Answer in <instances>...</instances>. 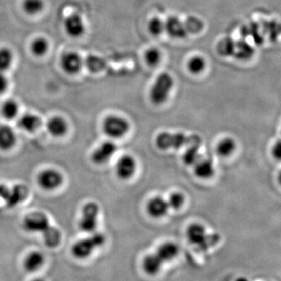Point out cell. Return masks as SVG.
Masks as SVG:
<instances>
[{
	"label": "cell",
	"mask_w": 281,
	"mask_h": 281,
	"mask_svg": "<svg viewBox=\"0 0 281 281\" xmlns=\"http://www.w3.org/2000/svg\"><path fill=\"white\" fill-rule=\"evenodd\" d=\"M186 234L188 242L202 252H206L214 247L220 240L219 234H207L204 226L198 223L188 226Z\"/></svg>",
	"instance_id": "cell-1"
},
{
	"label": "cell",
	"mask_w": 281,
	"mask_h": 281,
	"mask_svg": "<svg viewBox=\"0 0 281 281\" xmlns=\"http://www.w3.org/2000/svg\"><path fill=\"white\" fill-rule=\"evenodd\" d=\"M201 144V137L195 134L187 136L183 133L162 132L156 137L157 147L162 150L180 149L189 145Z\"/></svg>",
	"instance_id": "cell-2"
},
{
	"label": "cell",
	"mask_w": 281,
	"mask_h": 281,
	"mask_svg": "<svg viewBox=\"0 0 281 281\" xmlns=\"http://www.w3.org/2000/svg\"><path fill=\"white\" fill-rule=\"evenodd\" d=\"M105 240L106 238L103 234L94 231L89 237L79 240L73 245V255L81 259L88 258L95 249L104 245Z\"/></svg>",
	"instance_id": "cell-3"
},
{
	"label": "cell",
	"mask_w": 281,
	"mask_h": 281,
	"mask_svg": "<svg viewBox=\"0 0 281 281\" xmlns=\"http://www.w3.org/2000/svg\"><path fill=\"white\" fill-rule=\"evenodd\" d=\"M173 86V79L167 73L159 74L155 79L150 91V98L156 105L163 104L167 101Z\"/></svg>",
	"instance_id": "cell-4"
},
{
	"label": "cell",
	"mask_w": 281,
	"mask_h": 281,
	"mask_svg": "<svg viewBox=\"0 0 281 281\" xmlns=\"http://www.w3.org/2000/svg\"><path fill=\"white\" fill-rule=\"evenodd\" d=\"M103 129L108 137L121 138L129 131L130 124L125 118L111 115L107 116L103 121Z\"/></svg>",
	"instance_id": "cell-5"
},
{
	"label": "cell",
	"mask_w": 281,
	"mask_h": 281,
	"mask_svg": "<svg viewBox=\"0 0 281 281\" xmlns=\"http://www.w3.org/2000/svg\"><path fill=\"white\" fill-rule=\"evenodd\" d=\"M82 213V217L79 221L80 229L84 232H94L98 224L99 206L97 203L90 202L85 205Z\"/></svg>",
	"instance_id": "cell-6"
},
{
	"label": "cell",
	"mask_w": 281,
	"mask_h": 281,
	"mask_svg": "<svg viewBox=\"0 0 281 281\" xmlns=\"http://www.w3.org/2000/svg\"><path fill=\"white\" fill-rule=\"evenodd\" d=\"M23 227L28 232L41 233L43 234L49 229L51 224L46 214L35 212L26 216L23 221Z\"/></svg>",
	"instance_id": "cell-7"
},
{
	"label": "cell",
	"mask_w": 281,
	"mask_h": 281,
	"mask_svg": "<svg viewBox=\"0 0 281 281\" xmlns=\"http://www.w3.org/2000/svg\"><path fill=\"white\" fill-rule=\"evenodd\" d=\"M116 150H117V146L111 140L103 142L92 153V160L95 164H99V165L107 164L116 153Z\"/></svg>",
	"instance_id": "cell-8"
},
{
	"label": "cell",
	"mask_w": 281,
	"mask_h": 281,
	"mask_svg": "<svg viewBox=\"0 0 281 281\" xmlns=\"http://www.w3.org/2000/svg\"><path fill=\"white\" fill-rule=\"evenodd\" d=\"M38 180V184L43 189L51 191L61 186L63 183V176L57 170L47 169L40 173Z\"/></svg>",
	"instance_id": "cell-9"
},
{
	"label": "cell",
	"mask_w": 281,
	"mask_h": 281,
	"mask_svg": "<svg viewBox=\"0 0 281 281\" xmlns=\"http://www.w3.org/2000/svg\"><path fill=\"white\" fill-rule=\"evenodd\" d=\"M136 169H137V163L134 157L131 155H123L116 163V174L122 180H128L133 177Z\"/></svg>",
	"instance_id": "cell-10"
},
{
	"label": "cell",
	"mask_w": 281,
	"mask_h": 281,
	"mask_svg": "<svg viewBox=\"0 0 281 281\" xmlns=\"http://www.w3.org/2000/svg\"><path fill=\"white\" fill-rule=\"evenodd\" d=\"M82 59L77 52H68L62 55L61 65L63 70L69 74H75L80 71L82 67Z\"/></svg>",
	"instance_id": "cell-11"
},
{
	"label": "cell",
	"mask_w": 281,
	"mask_h": 281,
	"mask_svg": "<svg viewBox=\"0 0 281 281\" xmlns=\"http://www.w3.org/2000/svg\"><path fill=\"white\" fill-rule=\"evenodd\" d=\"M146 209H147L148 213L152 217L159 219L167 214L170 207L167 201H166L164 198L155 196L149 200Z\"/></svg>",
	"instance_id": "cell-12"
},
{
	"label": "cell",
	"mask_w": 281,
	"mask_h": 281,
	"mask_svg": "<svg viewBox=\"0 0 281 281\" xmlns=\"http://www.w3.org/2000/svg\"><path fill=\"white\" fill-rule=\"evenodd\" d=\"M66 32L72 38H79L85 32V25L80 15L74 13L69 16L64 22Z\"/></svg>",
	"instance_id": "cell-13"
},
{
	"label": "cell",
	"mask_w": 281,
	"mask_h": 281,
	"mask_svg": "<svg viewBox=\"0 0 281 281\" xmlns=\"http://www.w3.org/2000/svg\"><path fill=\"white\" fill-rule=\"evenodd\" d=\"M165 31L171 38L182 39L187 36L185 24L177 16H170L165 22Z\"/></svg>",
	"instance_id": "cell-14"
},
{
	"label": "cell",
	"mask_w": 281,
	"mask_h": 281,
	"mask_svg": "<svg viewBox=\"0 0 281 281\" xmlns=\"http://www.w3.org/2000/svg\"><path fill=\"white\" fill-rule=\"evenodd\" d=\"M240 34L243 39L251 38L258 46L263 44L264 41V34L262 31L261 26L257 22H252L244 25L240 30Z\"/></svg>",
	"instance_id": "cell-15"
},
{
	"label": "cell",
	"mask_w": 281,
	"mask_h": 281,
	"mask_svg": "<svg viewBox=\"0 0 281 281\" xmlns=\"http://www.w3.org/2000/svg\"><path fill=\"white\" fill-rule=\"evenodd\" d=\"M194 171L196 177L203 180H207L213 177L215 173L214 164L209 158H203L194 165Z\"/></svg>",
	"instance_id": "cell-16"
},
{
	"label": "cell",
	"mask_w": 281,
	"mask_h": 281,
	"mask_svg": "<svg viewBox=\"0 0 281 281\" xmlns=\"http://www.w3.org/2000/svg\"><path fill=\"white\" fill-rule=\"evenodd\" d=\"M28 195V189L25 185H16L10 188L8 196L6 199L8 207H15L25 200Z\"/></svg>",
	"instance_id": "cell-17"
},
{
	"label": "cell",
	"mask_w": 281,
	"mask_h": 281,
	"mask_svg": "<svg viewBox=\"0 0 281 281\" xmlns=\"http://www.w3.org/2000/svg\"><path fill=\"white\" fill-rule=\"evenodd\" d=\"M255 54V49L245 39L235 41V48L233 56L240 61H248Z\"/></svg>",
	"instance_id": "cell-18"
},
{
	"label": "cell",
	"mask_w": 281,
	"mask_h": 281,
	"mask_svg": "<svg viewBox=\"0 0 281 281\" xmlns=\"http://www.w3.org/2000/svg\"><path fill=\"white\" fill-rule=\"evenodd\" d=\"M16 137L14 131L8 125H0V149L8 150L14 146Z\"/></svg>",
	"instance_id": "cell-19"
},
{
	"label": "cell",
	"mask_w": 281,
	"mask_h": 281,
	"mask_svg": "<svg viewBox=\"0 0 281 281\" xmlns=\"http://www.w3.org/2000/svg\"><path fill=\"white\" fill-rule=\"evenodd\" d=\"M179 254V247L173 242H165L159 246L156 255L164 263L174 259Z\"/></svg>",
	"instance_id": "cell-20"
},
{
	"label": "cell",
	"mask_w": 281,
	"mask_h": 281,
	"mask_svg": "<svg viewBox=\"0 0 281 281\" xmlns=\"http://www.w3.org/2000/svg\"><path fill=\"white\" fill-rule=\"evenodd\" d=\"M67 122L61 116H54L51 118L47 123V129L52 135L55 137H61L67 133Z\"/></svg>",
	"instance_id": "cell-21"
},
{
	"label": "cell",
	"mask_w": 281,
	"mask_h": 281,
	"mask_svg": "<svg viewBox=\"0 0 281 281\" xmlns=\"http://www.w3.org/2000/svg\"><path fill=\"white\" fill-rule=\"evenodd\" d=\"M41 125V119L32 113H25L19 119L18 126L27 132H34Z\"/></svg>",
	"instance_id": "cell-22"
},
{
	"label": "cell",
	"mask_w": 281,
	"mask_h": 281,
	"mask_svg": "<svg viewBox=\"0 0 281 281\" xmlns=\"http://www.w3.org/2000/svg\"><path fill=\"white\" fill-rule=\"evenodd\" d=\"M164 262L155 254L147 255L143 260V268L149 275H155L160 271Z\"/></svg>",
	"instance_id": "cell-23"
},
{
	"label": "cell",
	"mask_w": 281,
	"mask_h": 281,
	"mask_svg": "<svg viewBox=\"0 0 281 281\" xmlns=\"http://www.w3.org/2000/svg\"><path fill=\"white\" fill-rule=\"evenodd\" d=\"M44 263V256L40 252H32L26 257L25 260V270L28 272L38 270Z\"/></svg>",
	"instance_id": "cell-24"
},
{
	"label": "cell",
	"mask_w": 281,
	"mask_h": 281,
	"mask_svg": "<svg viewBox=\"0 0 281 281\" xmlns=\"http://www.w3.org/2000/svg\"><path fill=\"white\" fill-rule=\"evenodd\" d=\"M200 146L199 145L187 146L186 151L183 155V161L186 165L194 166L203 157L200 153Z\"/></svg>",
	"instance_id": "cell-25"
},
{
	"label": "cell",
	"mask_w": 281,
	"mask_h": 281,
	"mask_svg": "<svg viewBox=\"0 0 281 281\" xmlns=\"http://www.w3.org/2000/svg\"><path fill=\"white\" fill-rule=\"evenodd\" d=\"M236 143L231 137H226L219 142L216 147V152L222 157H228L234 153L236 149Z\"/></svg>",
	"instance_id": "cell-26"
},
{
	"label": "cell",
	"mask_w": 281,
	"mask_h": 281,
	"mask_svg": "<svg viewBox=\"0 0 281 281\" xmlns=\"http://www.w3.org/2000/svg\"><path fill=\"white\" fill-rule=\"evenodd\" d=\"M260 24L261 26L262 31H263V34L265 35H268L269 38L272 40V41H275L280 33V27H279V24L277 22H267V21H263Z\"/></svg>",
	"instance_id": "cell-27"
},
{
	"label": "cell",
	"mask_w": 281,
	"mask_h": 281,
	"mask_svg": "<svg viewBox=\"0 0 281 281\" xmlns=\"http://www.w3.org/2000/svg\"><path fill=\"white\" fill-rule=\"evenodd\" d=\"M45 244L49 248H55L61 240V233L56 227L51 226L49 229L43 234Z\"/></svg>",
	"instance_id": "cell-28"
},
{
	"label": "cell",
	"mask_w": 281,
	"mask_h": 281,
	"mask_svg": "<svg viewBox=\"0 0 281 281\" xmlns=\"http://www.w3.org/2000/svg\"><path fill=\"white\" fill-rule=\"evenodd\" d=\"M235 48V41L231 38H224L217 45V52L220 56L229 57L233 56Z\"/></svg>",
	"instance_id": "cell-29"
},
{
	"label": "cell",
	"mask_w": 281,
	"mask_h": 281,
	"mask_svg": "<svg viewBox=\"0 0 281 281\" xmlns=\"http://www.w3.org/2000/svg\"><path fill=\"white\" fill-rule=\"evenodd\" d=\"M184 24H185V29H186L188 34H198L203 31V28H204L203 21L196 16H189L185 20Z\"/></svg>",
	"instance_id": "cell-30"
},
{
	"label": "cell",
	"mask_w": 281,
	"mask_h": 281,
	"mask_svg": "<svg viewBox=\"0 0 281 281\" xmlns=\"http://www.w3.org/2000/svg\"><path fill=\"white\" fill-rule=\"evenodd\" d=\"M19 112V106L15 100L8 99L4 103L2 107V113L7 119H13Z\"/></svg>",
	"instance_id": "cell-31"
},
{
	"label": "cell",
	"mask_w": 281,
	"mask_h": 281,
	"mask_svg": "<svg viewBox=\"0 0 281 281\" xmlns=\"http://www.w3.org/2000/svg\"><path fill=\"white\" fill-rule=\"evenodd\" d=\"M44 7L43 0H25L23 9L29 15L38 14Z\"/></svg>",
	"instance_id": "cell-32"
},
{
	"label": "cell",
	"mask_w": 281,
	"mask_h": 281,
	"mask_svg": "<svg viewBox=\"0 0 281 281\" xmlns=\"http://www.w3.org/2000/svg\"><path fill=\"white\" fill-rule=\"evenodd\" d=\"M13 56L7 48L0 49V72H4L10 68L13 63Z\"/></svg>",
	"instance_id": "cell-33"
},
{
	"label": "cell",
	"mask_w": 281,
	"mask_h": 281,
	"mask_svg": "<svg viewBox=\"0 0 281 281\" xmlns=\"http://www.w3.org/2000/svg\"><path fill=\"white\" fill-rule=\"evenodd\" d=\"M49 49V43L44 38H38L34 40L31 44V51L33 54L37 56H43Z\"/></svg>",
	"instance_id": "cell-34"
},
{
	"label": "cell",
	"mask_w": 281,
	"mask_h": 281,
	"mask_svg": "<svg viewBox=\"0 0 281 281\" xmlns=\"http://www.w3.org/2000/svg\"><path fill=\"white\" fill-rule=\"evenodd\" d=\"M205 67H206V62L201 56H195V57L191 58L188 64L190 72L195 74L203 72Z\"/></svg>",
	"instance_id": "cell-35"
},
{
	"label": "cell",
	"mask_w": 281,
	"mask_h": 281,
	"mask_svg": "<svg viewBox=\"0 0 281 281\" xmlns=\"http://www.w3.org/2000/svg\"><path fill=\"white\" fill-rule=\"evenodd\" d=\"M148 29L152 35L158 36L165 31V23L158 17H155L149 21Z\"/></svg>",
	"instance_id": "cell-36"
},
{
	"label": "cell",
	"mask_w": 281,
	"mask_h": 281,
	"mask_svg": "<svg viewBox=\"0 0 281 281\" xmlns=\"http://www.w3.org/2000/svg\"><path fill=\"white\" fill-rule=\"evenodd\" d=\"M185 198L183 194L180 192L172 193L171 195L169 197L168 203L169 207L170 209H174V210H178L185 204Z\"/></svg>",
	"instance_id": "cell-37"
},
{
	"label": "cell",
	"mask_w": 281,
	"mask_h": 281,
	"mask_svg": "<svg viewBox=\"0 0 281 281\" xmlns=\"http://www.w3.org/2000/svg\"><path fill=\"white\" fill-rule=\"evenodd\" d=\"M146 62L149 65L155 66L159 64V61L161 59V52H159V49H155V48H152L149 49L147 52H146Z\"/></svg>",
	"instance_id": "cell-38"
},
{
	"label": "cell",
	"mask_w": 281,
	"mask_h": 281,
	"mask_svg": "<svg viewBox=\"0 0 281 281\" xmlns=\"http://www.w3.org/2000/svg\"><path fill=\"white\" fill-rule=\"evenodd\" d=\"M103 67H104V62L101 59L95 57V56L91 59L90 64H89V68L91 70L96 72V71L101 70Z\"/></svg>",
	"instance_id": "cell-39"
},
{
	"label": "cell",
	"mask_w": 281,
	"mask_h": 281,
	"mask_svg": "<svg viewBox=\"0 0 281 281\" xmlns=\"http://www.w3.org/2000/svg\"><path fill=\"white\" fill-rule=\"evenodd\" d=\"M9 82L4 72H0V94L4 93L8 88Z\"/></svg>",
	"instance_id": "cell-40"
},
{
	"label": "cell",
	"mask_w": 281,
	"mask_h": 281,
	"mask_svg": "<svg viewBox=\"0 0 281 281\" xmlns=\"http://www.w3.org/2000/svg\"><path fill=\"white\" fill-rule=\"evenodd\" d=\"M272 153H273V157L276 159H280L281 155V143L279 140H278L277 143L273 146V150H272Z\"/></svg>",
	"instance_id": "cell-41"
},
{
	"label": "cell",
	"mask_w": 281,
	"mask_h": 281,
	"mask_svg": "<svg viewBox=\"0 0 281 281\" xmlns=\"http://www.w3.org/2000/svg\"><path fill=\"white\" fill-rule=\"evenodd\" d=\"M10 192V188L5 185H0V198L6 201Z\"/></svg>",
	"instance_id": "cell-42"
},
{
	"label": "cell",
	"mask_w": 281,
	"mask_h": 281,
	"mask_svg": "<svg viewBox=\"0 0 281 281\" xmlns=\"http://www.w3.org/2000/svg\"><path fill=\"white\" fill-rule=\"evenodd\" d=\"M235 281H249V279H246V278L245 277H239L237 278V279H236Z\"/></svg>",
	"instance_id": "cell-43"
},
{
	"label": "cell",
	"mask_w": 281,
	"mask_h": 281,
	"mask_svg": "<svg viewBox=\"0 0 281 281\" xmlns=\"http://www.w3.org/2000/svg\"><path fill=\"white\" fill-rule=\"evenodd\" d=\"M32 281H44V280H43V279H33Z\"/></svg>",
	"instance_id": "cell-44"
}]
</instances>
